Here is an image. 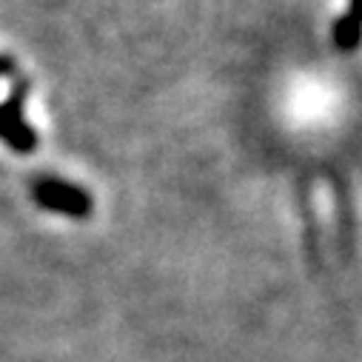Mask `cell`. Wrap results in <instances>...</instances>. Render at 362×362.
Here are the masks:
<instances>
[{
	"label": "cell",
	"instance_id": "6da1fadb",
	"mask_svg": "<svg viewBox=\"0 0 362 362\" xmlns=\"http://www.w3.org/2000/svg\"><path fill=\"white\" fill-rule=\"evenodd\" d=\"M362 35V0H351V9L337 21L334 40L339 49H354Z\"/></svg>",
	"mask_w": 362,
	"mask_h": 362
}]
</instances>
